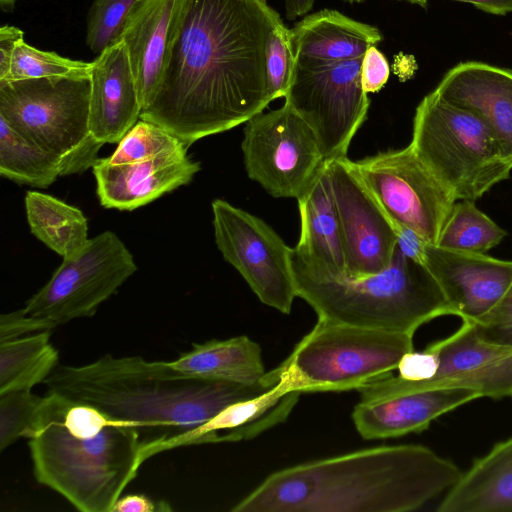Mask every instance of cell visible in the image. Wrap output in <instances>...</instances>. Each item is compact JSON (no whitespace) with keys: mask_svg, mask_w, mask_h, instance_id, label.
Returning a JSON list of instances; mask_svg holds the SVG:
<instances>
[{"mask_svg":"<svg viewBox=\"0 0 512 512\" xmlns=\"http://www.w3.org/2000/svg\"><path fill=\"white\" fill-rule=\"evenodd\" d=\"M89 127L95 140L119 143L142 111L124 43L107 47L92 62Z\"/></svg>","mask_w":512,"mask_h":512,"instance_id":"d6986e66","label":"cell"},{"mask_svg":"<svg viewBox=\"0 0 512 512\" xmlns=\"http://www.w3.org/2000/svg\"><path fill=\"white\" fill-rule=\"evenodd\" d=\"M344 1H347L349 3H361V2H364L365 0H344Z\"/></svg>","mask_w":512,"mask_h":512,"instance_id":"f6af8a7d","label":"cell"},{"mask_svg":"<svg viewBox=\"0 0 512 512\" xmlns=\"http://www.w3.org/2000/svg\"><path fill=\"white\" fill-rule=\"evenodd\" d=\"M473 324L484 340L512 346V282L496 306Z\"/></svg>","mask_w":512,"mask_h":512,"instance_id":"e575fe53","label":"cell"},{"mask_svg":"<svg viewBox=\"0 0 512 512\" xmlns=\"http://www.w3.org/2000/svg\"><path fill=\"white\" fill-rule=\"evenodd\" d=\"M297 200L301 233L293 255L314 275L345 278L344 247L326 161Z\"/></svg>","mask_w":512,"mask_h":512,"instance_id":"44dd1931","label":"cell"},{"mask_svg":"<svg viewBox=\"0 0 512 512\" xmlns=\"http://www.w3.org/2000/svg\"><path fill=\"white\" fill-rule=\"evenodd\" d=\"M296 68L291 29L282 19L269 33L266 43V74L271 101L286 96Z\"/></svg>","mask_w":512,"mask_h":512,"instance_id":"1f68e13d","label":"cell"},{"mask_svg":"<svg viewBox=\"0 0 512 512\" xmlns=\"http://www.w3.org/2000/svg\"><path fill=\"white\" fill-rule=\"evenodd\" d=\"M438 512H512V437L496 443L444 493Z\"/></svg>","mask_w":512,"mask_h":512,"instance_id":"cb8c5ba5","label":"cell"},{"mask_svg":"<svg viewBox=\"0 0 512 512\" xmlns=\"http://www.w3.org/2000/svg\"><path fill=\"white\" fill-rule=\"evenodd\" d=\"M291 33L296 59L310 63L360 58L383 39L378 28L331 9L305 15Z\"/></svg>","mask_w":512,"mask_h":512,"instance_id":"603a6c76","label":"cell"},{"mask_svg":"<svg viewBox=\"0 0 512 512\" xmlns=\"http://www.w3.org/2000/svg\"><path fill=\"white\" fill-rule=\"evenodd\" d=\"M482 396L468 388H438L404 393L375 401H360L352 419L365 439L399 437L426 430L431 422Z\"/></svg>","mask_w":512,"mask_h":512,"instance_id":"ffe728a7","label":"cell"},{"mask_svg":"<svg viewBox=\"0 0 512 512\" xmlns=\"http://www.w3.org/2000/svg\"><path fill=\"white\" fill-rule=\"evenodd\" d=\"M22 40L24 32L21 29L11 25L0 28V81L7 77L15 48Z\"/></svg>","mask_w":512,"mask_h":512,"instance_id":"ab89813d","label":"cell"},{"mask_svg":"<svg viewBox=\"0 0 512 512\" xmlns=\"http://www.w3.org/2000/svg\"><path fill=\"white\" fill-rule=\"evenodd\" d=\"M282 378L278 366L255 384H237L189 375L169 361L107 354L86 365H58L44 384L47 392L91 405L135 427L144 463L184 446L226 407L267 392Z\"/></svg>","mask_w":512,"mask_h":512,"instance_id":"7a4b0ae2","label":"cell"},{"mask_svg":"<svg viewBox=\"0 0 512 512\" xmlns=\"http://www.w3.org/2000/svg\"><path fill=\"white\" fill-rule=\"evenodd\" d=\"M182 1L139 0L125 21L119 40L128 54L142 110L158 89Z\"/></svg>","mask_w":512,"mask_h":512,"instance_id":"7402d4cb","label":"cell"},{"mask_svg":"<svg viewBox=\"0 0 512 512\" xmlns=\"http://www.w3.org/2000/svg\"><path fill=\"white\" fill-rule=\"evenodd\" d=\"M172 511L168 502L154 501L142 494L121 496L115 503L112 512H166Z\"/></svg>","mask_w":512,"mask_h":512,"instance_id":"f35d334b","label":"cell"},{"mask_svg":"<svg viewBox=\"0 0 512 512\" xmlns=\"http://www.w3.org/2000/svg\"><path fill=\"white\" fill-rule=\"evenodd\" d=\"M427 347L438 361L431 380L409 383L389 373L360 387V401L438 388H468L482 397L512 398V346L486 341L473 323L462 321L453 334Z\"/></svg>","mask_w":512,"mask_h":512,"instance_id":"5bb4252c","label":"cell"},{"mask_svg":"<svg viewBox=\"0 0 512 512\" xmlns=\"http://www.w3.org/2000/svg\"><path fill=\"white\" fill-rule=\"evenodd\" d=\"M185 151L187 147L177 137L154 123L140 120L105 159L111 164L133 163Z\"/></svg>","mask_w":512,"mask_h":512,"instance_id":"f546056e","label":"cell"},{"mask_svg":"<svg viewBox=\"0 0 512 512\" xmlns=\"http://www.w3.org/2000/svg\"><path fill=\"white\" fill-rule=\"evenodd\" d=\"M423 265L441 288L452 315L477 323L512 282V261L426 243Z\"/></svg>","mask_w":512,"mask_h":512,"instance_id":"2e32d148","label":"cell"},{"mask_svg":"<svg viewBox=\"0 0 512 512\" xmlns=\"http://www.w3.org/2000/svg\"><path fill=\"white\" fill-rule=\"evenodd\" d=\"M297 297L318 318L414 335L423 324L452 310L428 269L398 247L389 266L360 279H331L307 271L292 252Z\"/></svg>","mask_w":512,"mask_h":512,"instance_id":"5b68a950","label":"cell"},{"mask_svg":"<svg viewBox=\"0 0 512 512\" xmlns=\"http://www.w3.org/2000/svg\"><path fill=\"white\" fill-rule=\"evenodd\" d=\"M469 3L489 14L504 16L512 13V0H453Z\"/></svg>","mask_w":512,"mask_h":512,"instance_id":"60d3db41","label":"cell"},{"mask_svg":"<svg viewBox=\"0 0 512 512\" xmlns=\"http://www.w3.org/2000/svg\"><path fill=\"white\" fill-rule=\"evenodd\" d=\"M17 0H0V8L4 12L13 11Z\"/></svg>","mask_w":512,"mask_h":512,"instance_id":"7bdbcfd3","label":"cell"},{"mask_svg":"<svg viewBox=\"0 0 512 512\" xmlns=\"http://www.w3.org/2000/svg\"><path fill=\"white\" fill-rule=\"evenodd\" d=\"M43 397L31 390L12 391L0 395V451L18 439L30 436Z\"/></svg>","mask_w":512,"mask_h":512,"instance_id":"836d02e7","label":"cell"},{"mask_svg":"<svg viewBox=\"0 0 512 512\" xmlns=\"http://www.w3.org/2000/svg\"><path fill=\"white\" fill-rule=\"evenodd\" d=\"M217 248L265 305L289 314L297 297L292 252L262 219L223 199L212 202Z\"/></svg>","mask_w":512,"mask_h":512,"instance_id":"4fadbf2b","label":"cell"},{"mask_svg":"<svg viewBox=\"0 0 512 512\" xmlns=\"http://www.w3.org/2000/svg\"><path fill=\"white\" fill-rule=\"evenodd\" d=\"M413 335L318 318L280 366L294 391L340 392L397 370Z\"/></svg>","mask_w":512,"mask_h":512,"instance_id":"52a82bcc","label":"cell"},{"mask_svg":"<svg viewBox=\"0 0 512 512\" xmlns=\"http://www.w3.org/2000/svg\"><path fill=\"white\" fill-rule=\"evenodd\" d=\"M326 165L340 223L345 278L360 279L382 272L397 248L389 218L361 180L354 162L341 157L327 160Z\"/></svg>","mask_w":512,"mask_h":512,"instance_id":"9a60e30c","label":"cell"},{"mask_svg":"<svg viewBox=\"0 0 512 512\" xmlns=\"http://www.w3.org/2000/svg\"><path fill=\"white\" fill-rule=\"evenodd\" d=\"M434 90L481 119L512 164V69L461 62L446 72Z\"/></svg>","mask_w":512,"mask_h":512,"instance_id":"e0dca14e","label":"cell"},{"mask_svg":"<svg viewBox=\"0 0 512 512\" xmlns=\"http://www.w3.org/2000/svg\"><path fill=\"white\" fill-rule=\"evenodd\" d=\"M390 68L388 61L376 46L370 47L362 58L361 82L364 91L374 93L382 89L388 81Z\"/></svg>","mask_w":512,"mask_h":512,"instance_id":"8d00e7d4","label":"cell"},{"mask_svg":"<svg viewBox=\"0 0 512 512\" xmlns=\"http://www.w3.org/2000/svg\"><path fill=\"white\" fill-rule=\"evenodd\" d=\"M315 0H284L285 15L288 20L304 17L312 9Z\"/></svg>","mask_w":512,"mask_h":512,"instance_id":"b9f144b4","label":"cell"},{"mask_svg":"<svg viewBox=\"0 0 512 512\" xmlns=\"http://www.w3.org/2000/svg\"><path fill=\"white\" fill-rule=\"evenodd\" d=\"M58 358L50 331L0 343V395L44 383L58 366Z\"/></svg>","mask_w":512,"mask_h":512,"instance_id":"4316f807","label":"cell"},{"mask_svg":"<svg viewBox=\"0 0 512 512\" xmlns=\"http://www.w3.org/2000/svg\"><path fill=\"white\" fill-rule=\"evenodd\" d=\"M92 170L101 205L132 211L188 184L200 170V163L192 161L185 151L123 164L98 158Z\"/></svg>","mask_w":512,"mask_h":512,"instance_id":"ac0fdd59","label":"cell"},{"mask_svg":"<svg viewBox=\"0 0 512 512\" xmlns=\"http://www.w3.org/2000/svg\"><path fill=\"white\" fill-rule=\"evenodd\" d=\"M362 58L327 63L296 59L285 103L312 128L325 161L347 157L366 119L369 99L361 82Z\"/></svg>","mask_w":512,"mask_h":512,"instance_id":"30bf717a","label":"cell"},{"mask_svg":"<svg viewBox=\"0 0 512 512\" xmlns=\"http://www.w3.org/2000/svg\"><path fill=\"white\" fill-rule=\"evenodd\" d=\"M139 0H94L87 14L86 44L100 54L119 41L125 21Z\"/></svg>","mask_w":512,"mask_h":512,"instance_id":"d6a6232c","label":"cell"},{"mask_svg":"<svg viewBox=\"0 0 512 512\" xmlns=\"http://www.w3.org/2000/svg\"><path fill=\"white\" fill-rule=\"evenodd\" d=\"M25 208L31 233L63 258L88 241L87 218L78 208L38 191H27Z\"/></svg>","mask_w":512,"mask_h":512,"instance_id":"484cf974","label":"cell"},{"mask_svg":"<svg viewBox=\"0 0 512 512\" xmlns=\"http://www.w3.org/2000/svg\"><path fill=\"white\" fill-rule=\"evenodd\" d=\"M92 62L71 60L55 52L39 50L20 41L13 53L7 77L1 81L64 76L90 72Z\"/></svg>","mask_w":512,"mask_h":512,"instance_id":"4dcf8cb0","label":"cell"},{"mask_svg":"<svg viewBox=\"0 0 512 512\" xmlns=\"http://www.w3.org/2000/svg\"><path fill=\"white\" fill-rule=\"evenodd\" d=\"M241 148L248 177L276 198H298L325 163L317 137L287 103L245 122Z\"/></svg>","mask_w":512,"mask_h":512,"instance_id":"8fae6325","label":"cell"},{"mask_svg":"<svg viewBox=\"0 0 512 512\" xmlns=\"http://www.w3.org/2000/svg\"><path fill=\"white\" fill-rule=\"evenodd\" d=\"M473 200H457L436 245L459 251L482 253L501 243L507 235Z\"/></svg>","mask_w":512,"mask_h":512,"instance_id":"f1b7e54d","label":"cell"},{"mask_svg":"<svg viewBox=\"0 0 512 512\" xmlns=\"http://www.w3.org/2000/svg\"><path fill=\"white\" fill-rule=\"evenodd\" d=\"M90 72L0 81V117L28 142L62 157L70 174L93 167L100 147L89 127Z\"/></svg>","mask_w":512,"mask_h":512,"instance_id":"ba28073f","label":"cell"},{"mask_svg":"<svg viewBox=\"0 0 512 512\" xmlns=\"http://www.w3.org/2000/svg\"><path fill=\"white\" fill-rule=\"evenodd\" d=\"M169 362L195 377L245 385L261 381L266 374L261 347L246 335L195 343Z\"/></svg>","mask_w":512,"mask_h":512,"instance_id":"d4e9b609","label":"cell"},{"mask_svg":"<svg viewBox=\"0 0 512 512\" xmlns=\"http://www.w3.org/2000/svg\"><path fill=\"white\" fill-rule=\"evenodd\" d=\"M461 474L426 446H380L276 471L232 511L409 512L447 492Z\"/></svg>","mask_w":512,"mask_h":512,"instance_id":"3957f363","label":"cell"},{"mask_svg":"<svg viewBox=\"0 0 512 512\" xmlns=\"http://www.w3.org/2000/svg\"><path fill=\"white\" fill-rule=\"evenodd\" d=\"M357 173L393 223L436 245L457 201L422 163L411 145L354 162Z\"/></svg>","mask_w":512,"mask_h":512,"instance_id":"7c38bea8","label":"cell"},{"mask_svg":"<svg viewBox=\"0 0 512 512\" xmlns=\"http://www.w3.org/2000/svg\"><path fill=\"white\" fill-rule=\"evenodd\" d=\"M410 145L456 200L481 198L512 171L484 122L435 90L415 110Z\"/></svg>","mask_w":512,"mask_h":512,"instance_id":"8992f818","label":"cell"},{"mask_svg":"<svg viewBox=\"0 0 512 512\" xmlns=\"http://www.w3.org/2000/svg\"><path fill=\"white\" fill-rule=\"evenodd\" d=\"M133 255L112 231L91 239L63 262L23 310L55 328L91 317L136 272Z\"/></svg>","mask_w":512,"mask_h":512,"instance_id":"9c48e42d","label":"cell"},{"mask_svg":"<svg viewBox=\"0 0 512 512\" xmlns=\"http://www.w3.org/2000/svg\"><path fill=\"white\" fill-rule=\"evenodd\" d=\"M54 328L52 324L27 314L23 308L3 313L0 316V343Z\"/></svg>","mask_w":512,"mask_h":512,"instance_id":"d590c367","label":"cell"},{"mask_svg":"<svg viewBox=\"0 0 512 512\" xmlns=\"http://www.w3.org/2000/svg\"><path fill=\"white\" fill-rule=\"evenodd\" d=\"M400 1H406L410 4L418 5L422 8H426L428 0H400Z\"/></svg>","mask_w":512,"mask_h":512,"instance_id":"ee69618b","label":"cell"},{"mask_svg":"<svg viewBox=\"0 0 512 512\" xmlns=\"http://www.w3.org/2000/svg\"><path fill=\"white\" fill-rule=\"evenodd\" d=\"M28 439L37 482L81 512H112L143 464L135 427L56 393L43 397Z\"/></svg>","mask_w":512,"mask_h":512,"instance_id":"277c9868","label":"cell"},{"mask_svg":"<svg viewBox=\"0 0 512 512\" xmlns=\"http://www.w3.org/2000/svg\"><path fill=\"white\" fill-rule=\"evenodd\" d=\"M391 224L396 234L398 249L406 257L423 265L424 246L427 242L412 229L393 222Z\"/></svg>","mask_w":512,"mask_h":512,"instance_id":"74e56055","label":"cell"},{"mask_svg":"<svg viewBox=\"0 0 512 512\" xmlns=\"http://www.w3.org/2000/svg\"><path fill=\"white\" fill-rule=\"evenodd\" d=\"M281 20L266 0H183L156 94L140 119L188 148L263 112L266 43Z\"/></svg>","mask_w":512,"mask_h":512,"instance_id":"6da1fadb","label":"cell"},{"mask_svg":"<svg viewBox=\"0 0 512 512\" xmlns=\"http://www.w3.org/2000/svg\"><path fill=\"white\" fill-rule=\"evenodd\" d=\"M0 174L19 184L46 188L70 170L62 157L28 142L0 117Z\"/></svg>","mask_w":512,"mask_h":512,"instance_id":"83f0119b","label":"cell"}]
</instances>
